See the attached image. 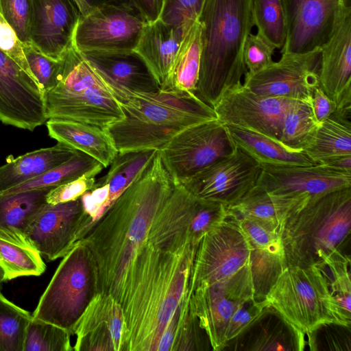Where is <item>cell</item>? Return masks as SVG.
I'll use <instances>...</instances> for the list:
<instances>
[{
    "label": "cell",
    "instance_id": "obj_50",
    "mask_svg": "<svg viewBox=\"0 0 351 351\" xmlns=\"http://www.w3.org/2000/svg\"><path fill=\"white\" fill-rule=\"evenodd\" d=\"M311 106L315 120L320 124L332 117L336 110V103L319 87L313 93Z\"/></svg>",
    "mask_w": 351,
    "mask_h": 351
},
{
    "label": "cell",
    "instance_id": "obj_33",
    "mask_svg": "<svg viewBox=\"0 0 351 351\" xmlns=\"http://www.w3.org/2000/svg\"><path fill=\"white\" fill-rule=\"evenodd\" d=\"M201 29V23L197 20L184 34L165 92L196 94L202 53Z\"/></svg>",
    "mask_w": 351,
    "mask_h": 351
},
{
    "label": "cell",
    "instance_id": "obj_47",
    "mask_svg": "<svg viewBox=\"0 0 351 351\" xmlns=\"http://www.w3.org/2000/svg\"><path fill=\"white\" fill-rule=\"evenodd\" d=\"M276 48L258 33H251L246 41L243 53L248 73L259 71L273 62Z\"/></svg>",
    "mask_w": 351,
    "mask_h": 351
},
{
    "label": "cell",
    "instance_id": "obj_46",
    "mask_svg": "<svg viewBox=\"0 0 351 351\" xmlns=\"http://www.w3.org/2000/svg\"><path fill=\"white\" fill-rule=\"evenodd\" d=\"M32 0H0V14L12 27L23 43L30 44Z\"/></svg>",
    "mask_w": 351,
    "mask_h": 351
},
{
    "label": "cell",
    "instance_id": "obj_49",
    "mask_svg": "<svg viewBox=\"0 0 351 351\" xmlns=\"http://www.w3.org/2000/svg\"><path fill=\"white\" fill-rule=\"evenodd\" d=\"M22 45L23 43L15 30L0 14V51L34 77L25 58Z\"/></svg>",
    "mask_w": 351,
    "mask_h": 351
},
{
    "label": "cell",
    "instance_id": "obj_7",
    "mask_svg": "<svg viewBox=\"0 0 351 351\" xmlns=\"http://www.w3.org/2000/svg\"><path fill=\"white\" fill-rule=\"evenodd\" d=\"M98 293L96 263L87 245L80 240L62 257L32 317L73 335L80 318Z\"/></svg>",
    "mask_w": 351,
    "mask_h": 351
},
{
    "label": "cell",
    "instance_id": "obj_42",
    "mask_svg": "<svg viewBox=\"0 0 351 351\" xmlns=\"http://www.w3.org/2000/svg\"><path fill=\"white\" fill-rule=\"evenodd\" d=\"M71 336L56 325L32 317L25 330L23 351H72Z\"/></svg>",
    "mask_w": 351,
    "mask_h": 351
},
{
    "label": "cell",
    "instance_id": "obj_27",
    "mask_svg": "<svg viewBox=\"0 0 351 351\" xmlns=\"http://www.w3.org/2000/svg\"><path fill=\"white\" fill-rule=\"evenodd\" d=\"M237 337L243 341L235 350L301 351L306 343L305 335L269 306Z\"/></svg>",
    "mask_w": 351,
    "mask_h": 351
},
{
    "label": "cell",
    "instance_id": "obj_39",
    "mask_svg": "<svg viewBox=\"0 0 351 351\" xmlns=\"http://www.w3.org/2000/svg\"><path fill=\"white\" fill-rule=\"evenodd\" d=\"M42 256L31 247L0 239V267L5 281L21 276H38L45 271Z\"/></svg>",
    "mask_w": 351,
    "mask_h": 351
},
{
    "label": "cell",
    "instance_id": "obj_31",
    "mask_svg": "<svg viewBox=\"0 0 351 351\" xmlns=\"http://www.w3.org/2000/svg\"><path fill=\"white\" fill-rule=\"evenodd\" d=\"M77 150L58 143L28 152L0 167V193L32 180L70 159Z\"/></svg>",
    "mask_w": 351,
    "mask_h": 351
},
{
    "label": "cell",
    "instance_id": "obj_23",
    "mask_svg": "<svg viewBox=\"0 0 351 351\" xmlns=\"http://www.w3.org/2000/svg\"><path fill=\"white\" fill-rule=\"evenodd\" d=\"M81 53L117 101L127 90L144 93L160 90L147 64L135 50Z\"/></svg>",
    "mask_w": 351,
    "mask_h": 351
},
{
    "label": "cell",
    "instance_id": "obj_48",
    "mask_svg": "<svg viewBox=\"0 0 351 351\" xmlns=\"http://www.w3.org/2000/svg\"><path fill=\"white\" fill-rule=\"evenodd\" d=\"M268 305L252 298L241 304L232 315L225 334L226 344L238 337L254 322Z\"/></svg>",
    "mask_w": 351,
    "mask_h": 351
},
{
    "label": "cell",
    "instance_id": "obj_40",
    "mask_svg": "<svg viewBox=\"0 0 351 351\" xmlns=\"http://www.w3.org/2000/svg\"><path fill=\"white\" fill-rule=\"evenodd\" d=\"M252 14L257 33L281 49L286 39V23L280 0H252Z\"/></svg>",
    "mask_w": 351,
    "mask_h": 351
},
{
    "label": "cell",
    "instance_id": "obj_54",
    "mask_svg": "<svg viewBox=\"0 0 351 351\" xmlns=\"http://www.w3.org/2000/svg\"><path fill=\"white\" fill-rule=\"evenodd\" d=\"M319 164L325 165L337 170L351 172V155L329 158Z\"/></svg>",
    "mask_w": 351,
    "mask_h": 351
},
{
    "label": "cell",
    "instance_id": "obj_24",
    "mask_svg": "<svg viewBox=\"0 0 351 351\" xmlns=\"http://www.w3.org/2000/svg\"><path fill=\"white\" fill-rule=\"evenodd\" d=\"M233 216L238 220L251 245L250 265L254 299L264 301L287 266L281 234L269 230L247 218Z\"/></svg>",
    "mask_w": 351,
    "mask_h": 351
},
{
    "label": "cell",
    "instance_id": "obj_37",
    "mask_svg": "<svg viewBox=\"0 0 351 351\" xmlns=\"http://www.w3.org/2000/svg\"><path fill=\"white\" fill-rule=\"evenodd\" d=\"M319 125L311 101L293 99L284 115L279 140L290 147L303 149Z\"/></svg>",
    "mask_w": 351,
    "mask_h": 351
},
{
    "label": "cell",
    "instance_id": "obj_3",
    "mask_svg": "<svg viewBox=\"0 0 351 351\" xmlns=\"http://www.w3.org/2000/svg\"><path fill=\"white\" fill-rule=\"evenodd\" d=\"M199 21L202 53L197 96L214 108L247 72L243 53L254 25L252 0H206Z\"/></svg>",
    "mask_w": 351,
    "mask_h": 351
},
{
    "label": "cell",
    "instance_id": "obj_36",
    "mask_svg": "<svg viewBox=\"0 0 351 351\" xmlns=\"http://www.w3.org/2000/svg\"><path fill=\"white\" fill-rule=\"evenodd\" d=\"M303 150L315 164L351 155V127L330 117L319 125Z\"/></svg>",
    "mask_w": 351,
    "mask_h": 351
},
{
    "label": "cell",
    "instance_id": "obj_19",
    "mask_svg": "<svg viewBox=\"0 0 351 351\" xmlns=\"http://www.w3.org/2000/svg\"><path fill=\"white\" fill-rule=\"evenodd\" d=\"M256 186L278 195L308 196L311 199L351 187V172L322 164L261 168Z\"/></svg>",
    "mask_w": 351,
    "mask_h": 351
},
{
    "label": "cell",
    "instance_id": "obj_8",
    "mask_svg": "<svg viewBox=\"0 0 351 351\" xmlns=\"http://www.w3.org/2000/svg\"><path fill=\"white\" fill-rule=\"evenodd\" d=\"M265 301L304 335L336 323L325 275L315 265H287Z\"/></svg>",
    "mask_w": 351,
    "mask_h": 351
},
{
    "label": "cell",
    "instance_id": "obj_38",
    "mask_svg": "<svg viewBox=\"0 0 351 351\" xmlns=\"http://www.w3.org/2000/svg\"><path fill=\"white\" fill-rule=\"evenodd\" d=\"M101 165L93 158L77 150L64 162L3 193H11L40 188L55 187L76 179Z\"/></svg>",
    "mask_w": 351,
    "mask_h": 351
},
{
    "label": "cell",
    "instance_id": "obj_11",
    "mask_svg": "<svg viewBox=\"0 0 351 351\" xmlns=\"http://www.w3.org/2000/svg\"><path fill=\"white\" fill-rule=\"evenodd\" d=\"M252 298H254V287L250 264L225 280L200 285L191 291L192 310L209 339L212 350H223L232 315Z\"/></svg>",
    "mask_w": 351,
    "mask_h": 351
},
{
    "label": "cell",
    "instance_id": "obj_29",
    "mask_svg": "<svg viewBox=\"0 0 351 351\" xmlns=\"http://www.w3.org/2000/svg\"><path fill=\"white\" fill-rule=\"evenodd\" d=\"M225 125L234 147L249 155L261 168L315 164L303 149L290 147L278 138L245 128Z\"/></svg>",
    "mask_w": 351,
    "mask_h": 351
},
{
    "label": "cell",
    "instance_id": "obj_52",
    "mask_svg": "<svg viewBox=\"0 0 351 351\" xmlns=\"http://www.w3.org/2000/svg\"><path fill=\"white\" fill-rule=\"evenodd\" d=\"M336 110L331 118L351 127V87L347 88L336 101Z\"/></svg>",
    "mask_w": 351,
    "mask_h": 351
},
{
    "label": "cell",
    "instance_id": "obj_15",
    "mask_svg": "<svg viewBox=\"0 0 351 351\" xmlns=\"http://www.w3.org/2000/svg\"><path fill=\"white\" fill-rule=\"evenodd\" d=\"M261 169L249 155L235 147L181 184L199 199L229 207L255 187Z\"/></svg>",
    "mask_w": 351,
    "mask_h": 351
},
{
    "label": "cell",
    "instance_id": "obj_9",
    "mask_svg": "<svg viewBox=\"0 0 351 351\" xmlns=\"http://www.w3.org/2000/svg\"><path fill=\"white\" fill-rule=\"evenodd\" d=\"M234 149L225 124L216 119L182 131L158 152L174 184H178Z\"/></svg>",
    "mask_w": 351,
    "mask_h": 351
},
{
    "label": "cell",
    "instance_id": "obj_25",
    "mask_svg": "<svg viewBox=\"0 0 351 351\" xmlns=\"http://www.w3.org/2000/svg\"><path fill=\"white\" fill-rule=\"evenodd\" d=\"M311 199L304 195L273 194L255 186L241 200L227 208L231 215L247 218L281 234L287 221Z\"/></svg>",
    "mask_w": 351,
    "mask_h": 351
},
{
    "label": "cell",
    "instance_id": "obj_28",
    "mask_svg": "<svg viewBox=\"0 0 351 351\" xmlns=\"http://www.w3.org/2000/svg\"><path fill=\"white\" fill-rule=\"evenodd\" d=\"M46 125L51 138L88 155L104 168L118 154L107 130L99 126L54 118L49 119Z\"/></svg>",
    "mask_w": 351,
    "mask_h": 351
},
{
    "label": "cell",
    "instance_id": "obj_44",
    "mask_svg": "<svg viewBox=\"0 0 351 351\" xmlns=\"http://www.w3.org/2000/svg\"><path fill=\"white\" fill-rule=\"evenodd\" d=\"M206 0H164L159 19L187 30L199 20Z\"/></svg>",
    "mask_w": 351,
    "mask_h": 351
},
{
    "label": "cell",
    "instance_id": "obj_13",
    "mask_svg": "<svg viewBox=\"0 0 351 351\" xmlns=\"http://www.w3.org/2000/svg\"><path fill=\"white\" fill-rule=\"evenodd\" d=\"M321 49L304 53H282L278 61L256 73L247 72L243 85L265 97L311 101L319 86Z\"/></svg>",
    "mask_w": 351,
    "mask_h": 351
},
{
    "label": "cell",
    "instance_id": "obj_1",
    "mask_svg": "<svg viewBox=\"0 0 351 351\" xmlns=\"http://www.w3.org/2000/svg\"><path fill=\"white\" fill-rule=\"evenodd\" d=\"M198 245L171 247L148 240L135 251L118 302L125 321L122 351H158L162 332L191 294Z\"/></svg>",
    "mask_w": 351,
    "mask_h": 351
},
{
    "label": "cell",
    "instance_id": "obj_2",
    "mask_svg": "<svg viewBox=\"0 0 351 351\" xmlns=\"http://www.w3.org/2000/svg\"><path fill=\"white\" fill-rule=\"evenodd\" d=\"M174 186L158 151L143 174L81 239L96 263L99 292L108 293L119 301L135 251L147 239L155 217Z\"/></svg>",
    "mask_w": 351,
    "mask_h": 351
},
{
    "label": "cell",
    "instance_id": "obj_26",
    "mask_svg": "<svg viewBox=\"0 0 351 351\" xmlns=\"http://www.w3.org/2000/svg\"><path fill=\"white\" fill-rule=\"evenodd\" d=\"M187 30L159 19L146 23L143 28L134 50L147 64L160 90L166 89L183 36Z\"/></svg>",
    "mask_w": 351,
    "mask_h": 351
},
{
    "label": "cell",
    "instance_id": "obj_10",
    "mask_svg": "<svg viewBox=\"0 0 351 351\" xmlns=\"http://www.w3.org/2000/svg\"><path fill=\"white\" fill-rule=\"evenodd\" d=\"M251 245L235 217L228 216L201 240L193 261L190 292L225 280L250 264Z\"/></svg>",
    "mask_w": 351,
    "mask_h": 351
},
{
    "label": "cell",
    "instance_id": "obj_35",
    "mask_svg": "<svg viewBox=\"0 0 351 351\" xmlns=\"http://www.w3.org/2000/svg\"><path fill=\"white\" fill-rule=\"evenodd\" d=\"M158 150L118 153L108 173L98 179L109 189L110 206L149 167Z\"/></svg>",
    "mask_w": 351,
    "mask_h": 351
},
{
    "label": "cell",
    "instance_id": "obj_20",
    "mask_svg": "<svg viewBox=\"0 0 351 351\" xmlns=\"http://www.w3.org/2000/svg\"><path fill=\"white\" fill-rule=\"evenodd\" d=\"M80 11L73 0H32L30 44L60 60L72 45Z\"/></svg>",
    "mask_w": 351,
    "mask_h": 351
},
{
    "label": "cell",
    "instance_id": "obj_12",
    "mask_svg": "<svg viewBox=\"0 0 351 351\" xmlns=\"http://www.w3.org/2000/svg\"><path fill=\"white\" fill-rule=\"evenodd\" d=\"M145 23L132 6L103 5L80 16L72 45L80 52L134 50Z\"/></svg>",
    "mask_w": 351,
    "mask_h": 351
},
{
    "label": "cell",
    "instance_id": "obj_6",
    "mask_svg": "<svg viewBox=\"0 0 351 351\" xmlns=\"http://www.w3.org/2000/svg\"><path fill=\"white\" fill-rule=\"evenodd\" d=\"M57 85L45 96L49 119H62L107 129L124 114L110 88L72 45L61 57Z\"/></svg>",
    "mask_w": 351,
    "mask_h": 351
},
{
    "label": "cell",
    "instance_id": "obj_30",
    "mask_svg": "<svg viewBox=\"0 0 351 351\" xmlns=\"http://www.w3.org/2000/svg\"><path fill=\"white\" fill-rule=\"evenodd\" d=\"M53 187L0 193V239L26 247V232Z\"/></svg>",
    "mask_w": 351,
    "mask_h": 351
},
{
    "label": "cell",
    "instance_id": "obj_32",
    "mask_svg": "<svg viewBox=\"0 0 351 351\" xmlns=\"http://www.w3.org/2000/svg\"><path fill=\"white\" fill-rule=\"evenodd\" d=\"M190 297L184 300L166 326L158 351H202L212 350L206 332L192 310Z\"/></svg>",
    "mask_w": 351,
    "mask_h": 351
},
{
    "label": "cell",
    "instance_id": "obj_18",
    "mask_svg": "<svg viewBox=\"0 0 351 351\" xmlns=\"http://www.w3.org/2000/svg\"><path fill=\"white\" fill-rule=\"evenodd\" d=\"M286 23L282 53H304L321 48L328 39L341 1L280 0Z\"/></svg>",
    "mask_w": 351,
    "mask_h": 351
},
{
    "label": "cell",
    "instance_id": "obj_51",
    "mask_svg": "<svg viewBox=\"0 0 351 351\" xmlns=\"http://www.w3.org/2000/svg\"><path fill=\"white\" fill-rule=\"evenodd\" d=\"M130 2L145 23H152L159 19L164 0H130Z\"/></svg>",
    "mask_w": 351,
    "mask_h": 351
},
{
    "label": "cell",
    "instance_id": "obj_53",
    "mask_svg": "<svg viewBox=\"0 0 351 351\" xmlns=\"http://www.w3.org/2000/svg\"><path fill=\"white\" fill-rule=\"evenodd\" d=\"M80 15H86L93 10L103 5L132 6L130 0H73Z\"/></svg>",
    "mask_w": 351,
    "mask_h": 351
},
{
    "label": "cell",
    "instance_id": "obj_4",
    "mask_svg": "<svg viewBox=\"0 0 351 351\" xmlns=\"http://www.w3.org/2000/svg\"><path fill=\"white\" fill-rule=\"evenodd\" d=\"M119 104L124 117L106 129L118 153L160 150L182 131L217 119L191 93L130 92Z\"/></svg>",
    "mask_w": 351,
    "mask_h": 351
},
{
    "label": "cell",
    "instance_id": "obj_41",
    "mask_svg": "<svg viewBox=\"0 0 351 351\" xmlns=\"http://www.w3.org/2000/svg\"><path fill=\"white\" fill-rule=\"evenodd\" d=\"M32 315L0 291V351H23L27 326Z\"/></svg>",
    "mask_w": 351,
    "mask_h": 351
},
{
    "label": "cell",
    "instance_id": "obj_14",
    "mask_svg": "<svg viewBox=\"0 0 351 351\" xmlns=\"http://www.w3.org/2000/svg\"><path fill=\"white\" fill-rule=\"evenodd\" d=\"M93 227L80 198L57 204H47L30 223L26 240L47 261L64 256Z\"/></svg>",
    "mask_w": 351,
    "mask_h": 351
},
{
    "label": "cell",
    "instance_id": "obj_21",
    "mask_svg": "<svg viewBox=\"0 0 351 351\" xmlns=\"http://www.w3.org/2000/svg\"><path fill=\"white\" fill-rule=\"evenodd\" d=\"M125 321L121 304L99 292L90 301L74 330L75 351H122Z\"/></svg>",
    "mask_w": 351,
    "mask_h": 351
},
{
    "label": "cell",
    "instance_id": "obj_17",
    "mask_svg": "<svg viewBox=\"0 0 351 351\" xmlns=\"http://www.w3.org/2000/svg\"><path fill=\"white\" fill-rule=\"evenodd\" d=\"M292 100L260 95L242 84L224 94L213 109L225 125L279 139L282 119Z\"/></svg>",
    "mask_w": 351,
    "mask_h": 351
},
{
    "label": "cell",
    "instance_id": "obj_45",
    "mask_svg": "<svg viewBox=\"0 0 351 351\" xmlns=\"http://www.w3.org/2000/svg\"><path fill=\"white\" fill-rule=\"evenodd\" d=\"M103 168H104V166L101 165L76 179L53 187L47 195V204H57L80 198L86 191L93 188L96 181L95 176Z\"/></svg>",
    "mask_w": 351,
    "mask_h": 351
},
{
    "label": "cell",
    "instance_id": "obj_55",
    "mask_svg": "<svg viewBox=\"0 0 351 351\" xmlns=\"http://www.w3.org/2000/svg\"><path fill=\"white\" fill-rule=\"evenodd\" d=\"M5 281V274L3 269L0 267V285Z\"/></svg>",
    "mask_w": 351,
    "mask_h": 351
},
{
    "label": "cell",
    "instance_id": "obj_43",
    "mask_svg": "<svg viewBox=\"0 0 351 351\" xmlns=\"http://www.w3.org/2000/svg\"><path fill=\"white\" fill-rule=\"evenodd\" d=\"M23 49L31 72L45 95L58 84L62 68V60H54L33 47L23 43Z\"/></svg>",
    "mask_w": 351,
    "mask_h": 351
},
{
    "label": "cell",
    "instance_id": "obj_34",
    "mask_svg": "<svg viewBox=\"0 0 351 351\" xmlns=\"http://www.w3.org/2000/svg\"><path fill=\"white\" fill-rule=\"evenodd\" d=\"M325 275L336 323L351 326L350 257L337 250L318 265Z\"/></svg>",
    "mask_w": 351,
    "mask_h": 351
},
{
    "label": "cell",
    "instance_id": "obj_22",
    "mask_svg": "<svg viewBox=\"0 0 351 351\" xmlns=\"http://www.w3.org/2000/svg\"><path fill=\"white\" fill-rule=\"evenodd\" d=\"M321 49L319 87L334 101L351 87V2L341 1Z\"/></svg>",
    "mask_w": 351,
    "mask_h": 351
},
{
    "label": "cell",
    "instance_id": "obj_16",
    "mask_svg": "<svg viewBox=\"0 0 351 351\" xmlns=\"http://www.w3.org/2000/svg\"><path fill=\"white\" fill-rule=\"evenodd\" d=\"M47 120L45 93L36 80L0 51V121L34 131Z\"/></svg>",
    "mask_w": 351,
    "mask_h": 351
},
{
    "label": "cell",
    "instance_id": "obj_5",
    "mask_svg": "<svg viewBox=\"0 0 351 351\" xmlns=\"http://www.w3.org/2000/svg\"><path fill=\"white\" fill-rule=\"evenodd\" d=\"M351 187L311 199L281 232L287 265H318L350 234Z\"/></svg>",
    "mask_w": 351,
    "mask_h": 351
}]
</instances>
